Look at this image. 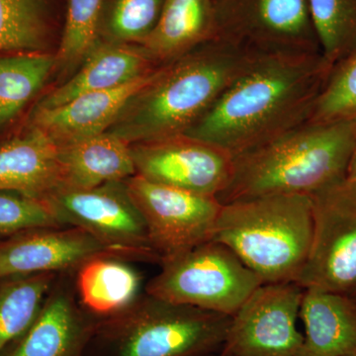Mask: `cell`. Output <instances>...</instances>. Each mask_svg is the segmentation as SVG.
Listing matches in <instances>:
<instances>
[{"label":"cell","mask_w":356,"mask_h":356,"mask_svg":"<svg viewBox=\"0 0 356 356\" xmlns=\"http://www.w3.org/2000/svg\"><path fill=\"white\" fill-rule=\"evenodd\" d=\"M63 186L57 147L30 126L0 143V191L44 198Z\"/></svg>","instance_id":"obj_17"},{"label":"cell","mask_w":356,"mask_h":356,"mask_svg":"<svg viewBox=\"0 0 356 356\" xmlns=\"http://www.w3.org/2000/svg\"><path fill=\"white\" fill-rule=\"evenodd\" d=\"M130 147L136 175L156 184L218 198L233 175L231 154L184 134Z\"/></svg>","instance_id":"obj_12"},{"label":"cell","mask_w":356,"mask_h":356,"mask_svg":"<svg viewBox=\"0 0 356 356\" xmlns=\"http://www.w3.org/2000/svg\"><path fill=\"white\" fill-rule=\"evenodd\" d=\"M60 274H33L0 280V356L34 322Z\"/></svg>","instance_id":"obj_24"},{"label":"cell","mask_w":356,"mask_h":356,"mask_svg":"<svg viewBox=\"0 0 356 356\" xmlns=\"http://www.w3.org/2000/svg\"><path fill=\"white\" fill-rule=\"evenodd\" d=\"M232 317L144 291L125 310L99 318L88 356H208L221 351Z\"/></svg>","instance_id":"obj_5"},{"label":"cell","mask_w":356,"mask_h":356,"mask_svg":"<svg viewBox=\"0 0 356 356\" xmlns=\"http://www.w3.org/2000/svg\"><path fill=\"white\" fill-rule=\"evenodd\" d=\"M64 227L43 198L15 191H0V242L37 228Z\"/></svg>","instance_id":"obj_29"},{"label":"cell","mask_w":356,"mask_h":356,"mask_svg":"<svg viewBox=\"0 0 356 356\" xmlns=\"http://www.w3.org/2000/svg\"><path fill=\"white\" fill-rule=\"evenodd\" d=\"M54 0H0V54L56 53Z\"/></svg>","instance_id":"obj_22"},{"label":"cell","mask_w":356,"mask_h":356,"mask_svg":"<svg viewBox=\"0 0 356 356\" xmlns=\"http://www.w3.org/2000/svg\"><path fill=\"white\" fill-rule=\"evenodd\" d=\"M74 286L81 307L98 318L125 310L142 293V276L129 261L98 255L74 273Z\"/></svg>","instance_id":"obj_21"},{"label":"cell","mask_w":356,"mask_h":356,"mask_svg":"<svg viewBox=\"0 0 356 356\" xmlns=\"http://www.w3.org/2000/svg\"><path fill=\"white\" fill-rule=\"evenodd\" d=\"M356 118V49L334 65L307 122L327 123Z\"/></svg>","instance_id":"obj_28"},{"label":"cell","mask_w":356,"mask_h":356,"mask_svg":"<svg viewBox=\"0 0 356 356\" xmlns=\"http://www.w3.org/2000/svg\"><path fill=\"white\" fill-rule=\"evenodd\" d=\"M63 186L88 189L136 175L130 145L107 132L57 147Z\"/></svg>","instance_id":"obj_19"},{"label":"cell","mask_w":356,"mask_h":356,"mask_svg":"<svg viewBox=\"0 0 356 356\" xmlns=\"http://www.w3.org/2000/svg\"><path fill=\"white\" fill-rule=\"evenodd\" d=\"M323 56L332 65L356 49V0H308Z\"/></svg>","instance_id":"obj_27"},{"label":"cell","mask_w":356,"mask_h":356,"mask_svg":"<svg viewBox=\"0 0 356 356\" xmlns=\"http://www.w3.org/2000/svg\"><path fill=\"white\" fill-rule=\"evenodd\" d=\"M165 0H103L98 39L143 44L158 24Z\"/></svg>","instance_id":"obj_25"},{"label":"cell","mask_w":356,"mask_h":356,"mask_svg":"<svg viewBox=\"0 0 356 356\" xmlns=\"http://www.w3.org/2000/svg\"><path fill=\"white\" fill-rule=\"evenodd\" d=\"M208 356H221L219 355V353H217V355H208Z\"/></svg>","instance_id":"obj_33"},{"label":"cell","mask_w":356,"mask_h":356,"mask_svg":"<svg viewBox=\"0 0 356 356\" xmlns=\"http://www.w3.org/2000/svg\"><path fill=\"white\" fill-rule=\"evenodd\" d=\"M145 286L156 298L233 317L261 278L228 247L210 241L165 259Z\"/></svg>","instance_id":"obj_6"},{"label":"cell","mask_w":356,"mask_h":356,"mask_svg":"<svg viewBox=\"0 0 356 356\" xmlns=\"http://www.w3.org/2000/svg\"><path fill=\"white\" fill-rule=\"evenodd\" d=\"M304 288L297 283L262 284L232 317L221 356H299L297 329Z\"/></svg>","instance_id":"obj_11"},{"label":"cell","mask_w":356,"mask_h":356,"mask_svg":"<svg viewBox=\"0 0 356 356\" xmlns=\"http://www.w3.org/2000/svg\"><path fill=\"white\" fill-rule=\"evenodd\" d=\"M74 273L58 276L34 322L1 356H88L99 318L79 303Z\"/></svg>","instance_id":"obj_13"},{"label":"cell","mask_w":356,"mask_h":356,"mask_svg":"<svg viewBox=\"0 0 356 356\" xmlns=\"http://www.w3.org/2000/svg\"><path fill=\"white\" fill-rule=\"evenodd\" d=\"M250 53L217 38L161 65L106 131L129 145L182 135L242 72Z\"/></svg>","instance_id":"obj_2"},{"label":"cell","mask_w":356,"mask_h":356,"mask_svg":"<svg viewBox=\"0 0 356 356\" xmlns=\"http://www.w3.org/2000/svg\"><path fill=\"white\" fill-rule=\"evenodd\" d=\"M356 149V118L311 123L234 156L221 204L269 195H314L346 178Z\"/></svg>","instance_id":"obj_3"},{"label":"cell","mask_w":356,"mask_h":356,"mask_svg":"<svg viewBox=\"0 0 356 356\" xmlns=\"http://www.w3.org/2000/svg\"><path fill=\"white\" fill-rule=\"evenodd\" d=\"M158 70L120 88L84 93L56 108H32L25 126L38 129L56 147L106 132L126 103L154 79Z\"/></svg>","instance_id":"obj_15"},{"label":"cell","mask_w":356,"mask_h":356,"mask_svg":"<svg viewBox=\"0 0 356 356\" xmlns=\"http://www.w3.org/2000/svg\"><path fill=\"white\" fill-rule=\"evenodd\" d=\"M299 317L305 327L299 356L356 353V301L350 295L306 288Z\"/></svg>","instance_id":"obj_18"},{"label":"cell","mask_w":356,"mask_h":356,"mask_svg":"<svg viewBox=\"0 0 356 356\" xmlns=\"http://www.w3.org/2000/svg\"><path fill=\"white\" fill-rule=\"evenodd\" d=\"M350 296L351 297V298H353V300H355V301H356V288L355 290H353V292L351 293V294L350 295Z\"/></svg>","instance_id":"obj_31"},{"label":"cell","mask_w":356,"mask_h":356,"mask_svg":"<svg viewBox=\"0 0 356 356\" xmlns=\"http://www.w3.org/2000/svg\"><path fill=\"white\" fill-rule=\"evenodd\" d=\"M44 199L62 226L88 232L111 257L161 264L125 180L88 189L60 187Z\"/></svg>","instance_id":"obj_7"},{"label":"cell","mask_w":356,"mask_h":356,"mask_svg":"<svg viewBox=\"0 0 356 356\" xmlns=\"http://www.w3.org/2000/svg\"><path fill=\"white\" fill-rule=\"evenodd\" d=\"M344 356H356V353H350V355H344Z\"/></svg>","instance_id":"obj_32"},{"label":"cell","mask_w":356,"mask_h":356,"mask_svg":"<svg viewBox=\"0 0 356 356\" xmlns=\"http://www.w3.org/2000/svg\"><path fill=\"white\" fill-rule=\"evenodd\" d=\"M217 38L214 0H165L158 24L140 46L163 65Z\"/></svg>","instance_id":"obj_20"},{"label":"cell","mask_w":356,"mask_h":356,"mask_svg":"<svg viewBox=\"0 0 356 356\" xmlns=\"http://www.w3.org/2000/svg\"><path fill=\"white\" fill-rule=\"evenodd\" d=\"M159 67L140 44L110 43L98 39L79 70L58 88L42 96L33 108H56L84 93L120 88L149 76Z\"/></svg>","instance_id":"obj_16"},{"label":"cell","mask_w":356,"mask_h":356,"mask_svg":"<svg viewBox=\"0 0 356 356\" xmlns=\"http://www.w3.org/2000/svg\"><path fill=\"white\" fill-rule=\"evenodd\" d=\"M218 38L255 54L322 53L308 0H214Z\"/></svg>","instance_id":"obj_8"},{"label":"cell","mask_w":356,"mask_h":356,"mask_svg":"<svg viewBox=\"0 0 356 356\" xmlns=\"http://www.w3.org/2000/svg\"><path fill=\"white\" fill-rule=\"evenodd\" d=\"M332 67L322 53L254 54L184 135L233 156L261 146L309 120Z\"/></svg>","instance_id":"obj_1"},{"label":"cell","mask_w":356,"mask_h":356,"mask_svg":"<svg viewBox=\"0 0 356 356\" xmlns=\"http://www.w3.org/2000/svg\"><path fill=\"white\" fill-rule=\"evenodd\" d=\"M102 3L103 0H67L65 24L56 51V72L60 77L72 76L95 46Z\"/></svg>","instance_id":"obj_26"},{"label":"cell","mask_w":356,"mask_h":356,"mask_svg":"<svg viewBox=\"0 0 356 356\" xmlns=\"http://www.w3.org/2000/svg\"><path fill=\"white\" fill-rule=\"evenodd\" d=\"M346 179L350 181L355 182L356 184V149L353 154V158L348 165V172H346Z\"/></svg>","instance_id":"obj_30"},{"label":"cell","mask_w":356,"mask_h":356,"mask_svg":"<svg viewBox=\"0 0 356 356\" xmlns=\"http://www.w3.org/2000/svg\"><path fill=\"white\" fill-rule=\"evenodd\" d=\"M312 199L313 241L297 284L350 295L356 288V184L344 178Z\"/></svg>","instance_id":"obj_9"},{"label":"cell","mask_w":356,"mask_h":356,"mask_svg":"<svg viewBox=\"0 0 356 356\" xmlns=\"http://www.w3.org/2000/svg\"><path fill=\"white\" fill-rule=\"evenodd\" d=\"M56 69V53L0 54V129L19 118Z\"/></svg>","instance_id":"obj_23"},{"label":"cell","mask_w":356,"mask_h":356,"mask_svg":"<svg viewBox=\"0 0 356 356\" xmlns=\"http://www.w3.org/2000/svg\"><path fill=\"white\" fill-rule=\"evenodd\" d=\"M212 241L228 247L264 284L297 283L313 241V199L269 194L222 204Z\"/></svg>","instance_id":"obj_4"},{"label":"cell","mask_w":356,"mask_h":356,"mask_svg":"<svg viewBox=\"0 0 356 356\" xmlns=\"http://www.w3.org/2000/svg\"><path fill=\"white\" fill-rule=\"evenodd\" d=\"M98 255L110 254L95 238L76 227L29 229L0 242V280L76 271Z\"/></svg>","instance_id":"obj_14"},{"label":"cell","mask_w":356,"mask_h":356,"mask_svg":"<svg viewBox=\"0 0 356 356\" xmlns=\"http://www.w3.org/2000/svg\"><path fill=\"white\" fill-rule=\"evenodd\" d=\"M161 261L212 241L222 204L216 197L156 184L135 175L125 180Z\"/></svg>","instance_id":"obj_10"}]
</instances>
